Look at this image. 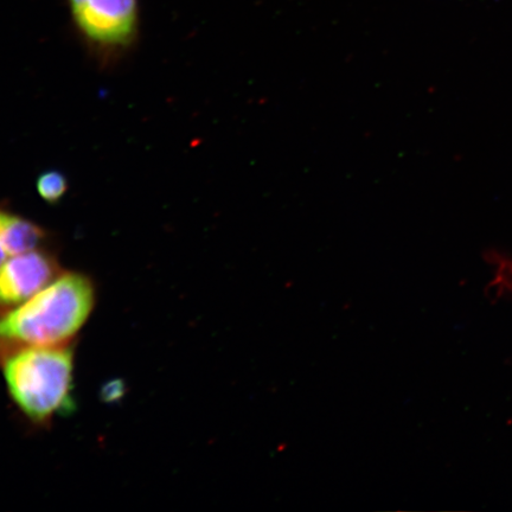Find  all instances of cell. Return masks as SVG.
Instances as JSON below:
<instances>
[{"instance_id": "6da1fadb", "label": "cell", "mask_w": 512, "mask_h": 512, "mask_svg": "<svg viewBox=\"0 0 512 512\" xmlns=\"http://www.w3.org/2000/svg\"><path fill=\"white\" fill-rule=\"evenodd\" d=\"M95 300L88 275L62 272L27 302L0 312V358L18 349L72 343L91 317Z\"/></svg>"}, {"instance_id": "7a4b0ae2", "label": "cell", "mask_w": 512, "mask_h": 512, "mask_svg": "<svg viewBox=\"0 0 512 512\" xmlns=\"http://www.w3.org/2000/svg\"><path fill=\"white\" fill-rule=\"evenodd\" d=\"M10 398L35 424L74 408V348L29 347L0 358Z\"/></svg>"}, {"instance_id": "3957f363", "label": "cell", "mask_w": 512, "mask_h": 512, "mask_svg": "<svg viewBox=\"0 0 512 512\" xmlns=\"http://www.w3.org/2000/svg\"><path fill=\"white\" fill-rule=\"evenodd\" d=\"M76 35L101 59H115L136 46L142 23L140 0H64Z\"/></svg>"}, {"instance_id": "277c9868", "label": "cell", "mask_w": 512, "mask_h": 512, "mask_svg": "<svg viewBox=\"0 0 512 512\" xmlns=\"http://www.w3.org/2000/svg\"><path fill=\"white\" fill-rule=\"evenodd\" d=\"M61 273L55 256L46 249L10 256L0 265V312L27 302Z\"/></svg>"}, {"instance_id": "5b68a950", "label": "cell", "mask_w": 512, "mask_h": 512, "mask_svg": "<svg viewBox=\"0 0 512 512\" xmlns=\"http://www.w3.org/2000/svg\"><path fill=\"white\" fill-rule=\"evenodd\" d=\"M48 233L34 221L0 208V248L9 256L42 248Z\"/></svg>"}, {"instance_id": "8992f818", "label": "cell", "mask_w": 512, "mask_h": 512, "mask_svg": "<svg viewBox=\"0 0 512 512\" xmlns=\"http://www.w3.org/2000/svg\"><path fill=\"white\" fill-rule=\"evenodd\" d=\"M37 192L43 201L49 204L59 203L68 191L66 176L60 171L50 170L43 172L37 178Z\"/></svg>"}, {"instance_id": "52a82bcc", "label": "cell", "mask_w": 512, "mask_h": 512, "mask_svg": "<svg viewBox=\"0 0 512 512\" xmlns=\"http://www.w3.org/2000/svg\"><path fill=\"white\" fill-rule=\"evenodd\" d=\"M8 258H10V256L6 254L3 248H0V265H2L3 262Z\"/></svg>"}]
</instances>
